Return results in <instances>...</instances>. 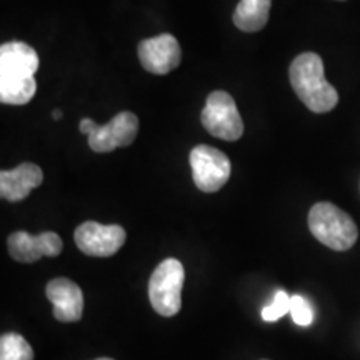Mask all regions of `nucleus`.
<instances>
[{
    "label": "nucleus",
    "instance_id": "1",
    "mask_svg": "<svg viewBox=\"0 0 360 360\" xmlns=\"http://www.w3.org/2000/svg\"><path fill=\"white\" fill-rule=\"evenodd\" d=\"M39 56L34 47L24 42H7L0 47V102L8 105H25L37 90L35 72Z\"/></svg>",
    "mask_w": 360,
    "mask_h": 360
},
{
    "label": "nucleus",
    "instance_id": "10",
    "mask_svg": "<svg viewBox=\"0 0 360 360\" xmlns=\"http://www.w3.org/2000/svg\"><path fill=\"white\" fill-rule=\"evenodd\" d=\"M8 254L17 262L32 264L42 257H57L62 252V238L56 232H42L32 236L27 232H13L7 240Z\"/></svg>",
    "mask_w": 360,
    "mask_h": 360
},
{
    "label": "nucleus",
    "instance_id": "5",
    "mask_svg": "<svg viewBox=\"0 0 360 360\" xmlns=\"http://www.w3.org/2000/svg\"><path fill=\"white\" fill-rule=\"evenodd\" d=\"M200 120L207 132L222 141H238L244 134V120L238 114L236 101L224 90H215L207 97Z\"/></svg>",
    "mask_w": 360,
    "mask_h": 360
},
{
    "label": "nucleus",
    "instance_id": "13",
    "mask_svg": "<svg viewBox=\"0 0 360 360\" xmlns=\"http://www.w3.org/2000/svg\"><path fill=\"white\" fill-rule=\"evenodd\" d=\"M272 0H240L233 12V24L244 32H259L267 25Z\"/></svg>",
    "mask_w": 360,
    "mask_h": 360
},
{
    "label": "nucleus",
    "instance_id": "3",
    "mask_svg": "<svg viewBox=\"0 0 360 360\" xmlns=\"http://www.w3.org/2000/svg\"><path fill=\"white\" fill-rule=\"evenodd\" d=\"M312 236L328 249L344 252L357 242V225L347 212L330 202H319L309 212Z\"/></svg>",
    "mask_w": 360,
    "mask_h": 360
},
{
    "label": "nucleus",
    "instance_id": "15",
    "mask_svg": "<svg viewBox=\"0 0 360 360\" xmlns=\"http://www.w3.org/2000/svg\"><path fill=\"white\" fill-rule=\"evenodd\" d=\"M287 312H290V297L283 290H278L272 302L264 307L262 319L265 322H277Z\"/></svg>",
    "mask_w": 360,
    "mask_h": 360
},
{
    "label": "nucleus",
    "instance_id": "19",
    "mask_svg": "<svg viewBox=\"0 0 360 360\" xmlns=\"http://www.w3.org/2000/svg\"><path fill=\"white\" fill-rule=\"evenodd\" d=\"M97 360H114V359H97Z\"/></svg>",
    "mask_w": 360,
    "mask_h": 360
},
{
    "label": "nucleus",
    "instance_id": "4",
    "mask_svg": "<svg viewBox=\"0 0 360 360\" xmlns=\"http://www.w3.org/2000/svg\"><path fill=\"white\" fill-rule=\"evenodd\" d=\"M184 265L177 259H165L157 265L148 281V299L157 314L174 317L182 307Z\"/></svg>",
    "mask_w": 360,
    "mask_h": 360
},
{
    "label": "nucleus",
    "instance_id": "17",
    "mask_svg": "<svg viewBox=\"0 0 360 360\" xmlns=\"http://www.w3.org/2000/svg\"><path fill=\"white\" fill-rule=\"evenodd\" d=\"M97 125H98V124L94 122L92 119H82V122H80L79 129H80V132L85 134V135H87V137H89V135L92 134L94 130L97 129Z\"/></svg>",
    "mask_w": 360,
    "mask_h": 360
},
{
    "label": "nucleus",
    "instance_id": "12",
    "mask_svg": "<svg viewBox=\"0 0 360 360\" xmlns=\"http://www.w3.org/2000/svg\"><path fill=\"white\" fill-rule=\"evenodd\" d=\"M44 180V172L32 162H24L19 167L0 172V195L4 200L20 202Z\"/></svg>",
    "mask_w": 360,
    "mask_h": 360
},
{
    "label": "nucleus",
    "instance_id": "11",
    "mask_svg": "<svg viewBox=\"0 0 360 360\" xmlns=\"http://www.w3.org/2000/svg\"><path fill=\"white\" fill-rule=\"evenodd\" d=\"M45 295L53 304V317L60 322H77L84 314V294L75 282L65 277L53 278L45 287Z\"/></svg>",
    "mask_w": 360,
    "mask_h": 360
},
{
    "label": "nucleus",
    "instance_id": "18",
    "mask_svg": "<svg viewBox=\"0 0 360 360\" xmlns=\"http://www.w3.org/2000/svg\"><path fill=\"white\" fill-rule=\"evenodd\" d=\"M52 117H53V119H56V120H58V119H60V117H62V112H60V110H53V112H52Z\"/></svg>",
    "mask_w": 360,
    "mask_h": 360
},
{
    "label": "nucleus",
    "instance_id": "16",
    "mask_svg": "<svg viewBox=\"0 0 360 360\" xmlns=\"http://www.w3.org/2000/svg\"><path fill=\"white\" fill-rule=\"evenodd\" d=\"M290 315L297 326L307 327L314 322V310L307 302V299L300 295L290 297Z\"/></svg>",
    "mask_w": 360,
    "mask_h": 360
},
{
    "label": "nucleus",
    "instance_id": "6",
    "mask_svg": "<svg viewBox=\"0 0 360 360\" xmlns=\"http://www.w3.org/2000/svg\"><path fill=\"white\" fill-rule=\"evenodd\" d=\"M192 177L202 192L212 193L222 188L231 179L232 165L229 157L219 148L197 146L191 152Z\"/></svg>",
    "mask_w": 360,
    "mask_h": 360
},
{
    "label": "nucleus",
    "instance_id": "9",
    "mask_svg": "<svg viewBox=\"0 0 360 360\" xmlns=\"http://www.w3.org/2000/svg\"><path fill=\"white\" fill-rule=\"evenodd\" d=\"M139 132V119L132 112H120L109 124L97 125L89 135V146L94 152L105 154L117 147H129Z\"/></svg>",
    "mask_w": 360,
    "mask_h": 360
},
{
    "label": "nucleus",
    "instance_id": "7",
    "mask_svg": "<svg viewBox=\"0 0 360 360\" xmlns=\"http://www.w3.org/2000/svg\"><path fill=\"white\" fill-rule=\"evenodd\" d=\"M75 244L90 257H110L125 244L124 227L120 225H102L98 222L80 224L74 233Z\"/></svg>",
    "mask_w": 360,
    "mask_h": 360
},
{
    "label": "nucleus",
    "instance_id": "14",
    "mask_svg": "<svg viewBox=\"0 0 360 360\" xmlns=\"http://www.w3.org/2000/svg\"><path fill=\"white\" fill-rule=\"evenodd\" d=\"M0 360H34V350L20 334H4L0 339Z\"/></svg>",
    "mask_w": 360,
    "mask_h": 360
},
{
    "label": "nucleus",
    "instance_id": "2",
    "mask_svg": "<svg viewBox=\"0 0 360 360\" xmlns=\"http://www.w3.org/2000/svg\"><path fill=\"white\" fill-rule=\"evenodd\" d=\"M289 77L297 97L315 114L330 112L339 102V94L334 85L327 82L323 62L317 53L305 52L297 56L289 69Z\"/></svg>",
    "mask_w": 360,
    "mask_h": 360
},
{
    "label": "nucleus",
    "instance_id": "8",
    "mask_svg": "<svg viewBox=\"0 0 360 360\" xmlns=\"http://www.w3.org/2000/svg\"><path fill=\"white\" fill-rule=\"evenodd\" d=\"M182 58V51L177 39L170 34L146 39L139 44V60L150 74L165 75L177 69Z\"/></svg>",
    "mask_w": 360,
    "mask_h": 360
}]
</instances>
